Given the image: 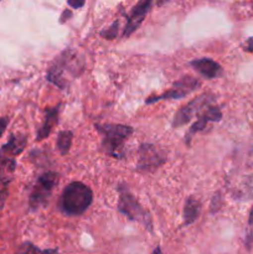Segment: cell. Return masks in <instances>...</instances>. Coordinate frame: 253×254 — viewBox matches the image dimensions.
Here are the masks:
<instances>
[{
    "mask_svg": "<svg viewBox=\"0 0 253 254\" xmlns=\"http://www.w3.org/2000/svg\"><path fill=\"white\" fill-rule=\"evenodd\" d=\"M84 71V60L76 50L66 49L50 64L46 79L60 89H66Z\"/></svg>",
    "mask_w": 253,
    "mask_h": 254,
    "instance_id": "6da1fadb",
    "label": "cell"
},
{
    "mask_svg": "<svg viewBox=\"0 0 253 254\" xmlns=\"http://www.w3.org/2000/svg\"><path fill=\"white\" fill-rule=\"evenodd\" d=\"M93 201L91 188L81 181L68 184L62 191L59 208L67 216H81L87 211Z\"/></svg>",
    "mask_w": 253,
    "mask_h": 254,
    "instance_id": "7a4b0ae2",
    "label": "cell"
},
{
    "mask_svg": "<svg viewBox=\"0 0 253 254\" xmlns=\"http://www.w3.org/2000/svg\"><path fill=\"white\" fill-rule=\"evenodd\" d=\"M96 130L102 136V149L108 156L116 159H123L124 146L134 129L124 124H94Z\"/></svg>",
    "mask_w": 253,
    "mask_h": 254,
    "instance_id": "3957f363",
    "label": "cell"
},
{
    "mask_svg": "<svg viewBox=\"0 0 253 254\" xmlns=\"http://www.w3.org/2000/svg\"><path fill=\"white\" fill-rule=\"evenodd\" d=\"M117 190H118L119 195V212L126 216L128 220L141 223L149 232H153V220H151V216L149 215L148 211L144 210L143 206L134 197V195L129 190L128 185H126V184H119Z\"/></svg>",
    "mask_w": 253,
    "mask_h": 254,
    "instance_id": "277c9868",
    "label": "cell"
},
{
    "mask_svg": "<svg viewBox=\"0 0 253 254\" xmlns=\"http://www.w3.org/2000/svg\"><path fill=\"white\" fill-rule=\"evenodd\" d=\"M59 179L60 176L56 171H46L37 178L29 196L30 210L37 211L49 203L54 189L59 184Z\"/></svg>",
    "mask_w": 253,
    "mask_h": 254,
    "instance_id": "5b68a950",
    "label": "cell"
},
{
    "mask_svg": "<svg viewBox=\"0 0 253 254\" xmlns=\"http://www.w3.org/2000/svg\"><path fill=\"white\" fill-rule=\"evenodd\" d=\"M200 81L195 77L191 76H184L181 77L179 81L174 82L173 86L170 89H168L164 93L158 94V96H151L148 99H145L146 104L155 103L159 101H168V99H180L186 97L188 94L192 93L195 89H197L200 87Z\"/></svg>",
    "mask_w": 253,
    "mask_h": 254,
    "instance_id": "8992f818",
    "label": "cell"
},
{
    "mask_svg": "<svg viewBox=\"0 0 253 254\" xmlns=\"http://www.w3.org/2000/svg\"><path fill=\"white\" fill-rule=\"evenodd\" d=\"M166 158L155 145L149 143L140 144L138 149L136 170L140 173H151L165 164Z\"/></svg>",
    "mask_w": 253,
    "mask_h": 254,
    "instance_id": "52a82bcc",
    "label": "cell"
},
{
    "mask_svg": "<svg viewBox=\"0 0 253 254\" xmlns=\"http://www.w3.org/2000/svg\"><path fill=\"white\" fill-rule=\"evenodd\" d=\"M213 96L211 94H201V96L196 97L192 101L189 102L186 106H183L178 112H176L175 117L173 121V128H180L184 124L189 123L196 114L202 112L207 106H210L213 102Z\"/></svg>",
    "mask_w": 253,
    "mask_h": 254,
    "instance_id": "ba28073f",
    "label": "cell"
},
{
    "mask_svg": "<svg viewBox=\"0 0 253 254\" xmlns=\"http://www.w3.org/2000/svg\"><path fill=\"white\" fill-rule=\"evenodd\" d=\"M221 119H222V112H221V109L217 106H212V104L207 106L202 112L198 113L197 121L190 127L189 131L185 134V143L188 145H190L191 139L197 133L205 130L208 123H216V122H220Z\"/></svg>",
    "mask_w": 253,
    "mask_h": 254,
    "instance_id": "9c48e42d",
    "label": "cell"
},
{
    "mask_svg": "<svg viewBox=\"0 0 253 254\" xmlns=\"http://www.w3.org/2000/svg\"><path fill=\"white\" fill-rule=\"evenodd\" d=\"M153 0H139L135 6L130 10L126 16V24L123 30V37H129L135 30L139 29L141 22L145 19L146 14L150 10Z\"/></svg>",
    "mask_w": 253,
    "mask_h": 254,
    "instance_id": "30bf717a",
    "label": "cell"
},
{
    "mask_svg": "<svg viewBox=\"0 0 253 254\" xmlns=\"http://www.w3.org/2000/svg\"><path fill=\"white\" fill-rule=\"evenodd\" d=\"M190 64L193 67V69L197 73H200L201 76L207 79L218 78V77H221L223 74V69L221 67V64L213 61V60L207 59V57L192 60L190 62Z\"/></svg>",
    "mask_w": 253,
    "mask_h": 254,
    "instance_id": "8fae6325",
    "label": "cell"
},
{
    "mask_svg": "<svg viewBox=\"0 0 253 254\" xmlns=\"http://www.w3.org/2000/svg\"><path fill=\"white\" fill-rule=\"evenodd\" d=\"M60 109H61V103H59L57 106L52 107V108H46L45 109V118L42 122V126L40 127L39 130L36 133V140L41 141L44 139H46L47 136L51 134L52 129L56 126L57 122H59V116H60Z\"/></svg>",
    "mask_w": 253,
    "mask_h": 254,
    "instance_id": "7c38bea8",
    "label": "cell"
},
{
    "mask_svg": "<svg viewBox=\"0 0 253 254\" xmlns=\"http://www.w3.org/2000/svg\"><path fill=\"white\" fill-rule=\"evenodd\" d=\"M27 143V139L26 136L22 135V134H11L7 140V143H5L4 145L1 146L0 150L2 153L7 154L10 156H17L19 154L22 153V150L25 149Z\"/></svg>",
    "mask_w": 253,
    "mask_h": 254,
    "instance_id": "4fadbf2b",
    "label": "cell"
},
{
    "mask_svg": "<svg viewBox=\"0 0 253 254\" xmlns=\"http://www.w3.org/2000/svg\"><path fill=\"white\" fill-rule=\"evenodd\" d=\"M201 212V202L193 196H189L184 206V223L183 226H190L198 218Z\"/></svg>",
    "mask_w": 253,
    "mask_h": 254,
    "instance_id": "5bb4252c",
    "label": "cell"
},
{
    "mask_svg": "<svg viewBox=\"0 0 253 254\" xmlns=\"http://www.w3.org/2000/svg\"><path fill=\"white\" fill-rule=\"evenodd\" d=\"M72 138H73V134H72L71 130H62L59 133L56 145L57 150L61 155L64 156L69 153V149H71L72 145Z\"/></svg>",
    "mask_w": 253,
    "mask_h": 254,
    "instance_id": "9a60e30c",
    "label": "cell"
},
{
    "mask_svg": "<svg viewBox=\"0 0 253 254\" xmlns=\"http://www.w3.org/2000/svg\"><path fill=\"white\" fill-rule=\"evenodd\" d=\"M15 169H16V160L14 156L7 155L0 150V175L14 173Z\"/></svg>",
    "mask_w": 253,
    "mask_h": 254,
    "instance_id": "2e32d148",
    "label": "cell"
},
{
    "mask_svg": "<svg viewBox=\"0 0 253 254\" xmlns=\"http://www.w3.org/2000/svg\"><path fill=\"white\" fill-rule=\"evenodd\" d=\"M11 178L9 175H0V210H2L9 195V185Z\"/></svg>",
    "mask_w": 253,
    "mask_h": 254,
    "instance_id": "e0dca14e",
    "label": "cell"
},
{
    "mask_svg": "<svg viewBox=\"0 0 253 254\" xmlns=\"http://www.w3.org/2000/svg\"><path fill=\"white\" fill-rule=\"evenodd\" d=\"M246 247L251 250L253 246V207L250 212V217H248L247 230H246V238H245Z\"/></svg>",
    "mask_w": 253,
    "mask_h": 254,
    "instance_id": "ac0fdd59",
    "label": "cell"
},
{
    "mask_svg": "<svg viewBox=\"0 0 253 254\" xmlns=\"http://www.w3.org/2000/svg\"><path fill=\"white\" fill-rule=\"evenodd\" d=\"M118 26H119V21L118 20H116V21H114L111 26L107 27L106 30H103V31L99 32V35H101L103 39H107V40L116 39L117 32H118Z\"/></svg>",
    "mask_w": 253,
    "mask_h": 254,
    "instance_id": "d6986e66",
    "label": "cell"
},
{
    "mask_svg": "<svg viewBox=\"0 0 253 254\" xmlns=\"http://www.w3.org/2000/svg\"><path fill=\"white\" fill-rule=\"evenodd\" d=\"M22 254H57V250H41L31 243H27Z\"/></svg>",
    "mask_w": 253,
    "mask_h": 254,
    "instance_id": "ffe728a7",
    "label": "cell"
},
{
    "mask_svg": "<svg viewBox=\"0 0 253 254\" xmlns=\"http://www.w3.org/2000/svg\"><path fill=\"white\" fill-rule=\"evenodd\" d=\"M220 200H221L220 193L213 196L212 203H211V211H212V212H215V211H217L218 208H220Z\"/></svg>",
    "mask_w": 253,
    "mask_h": 254,
    "instance_id": "44dd1931",
    "label": "cell"
},
{
    "mask_svg": "<svg viewBox=\"0 0 253 254\" xmlns=\"http://www.w3.org/2000/svg\"><path fill=\"white\" fill-rule=\"evenodd\" d=\"M84 2H86V0H67V4L73 9H79V7L83 6Z\"/></svg>",
    "mask_w": 253,
    "mask_h": 254,
    "instance_id": "7402d4cb",
    "label": "cell"
},
{
    "mask_svg": "<svg viewBox=\"0 0 253 254\" xmlns=\"http://www.w3.org/2000/svg\"><path fill=\"white\" fill-rule=\"evenodd\" d=\"M7 123H9V119H7L6 117H2V118H0V136L2 135V133H4L5 129H6Z\"/></svg>",
    "mask_w": 253,
    "mask_h": 254,
    "instance_id": "603a6c76",
    "label": "cell"
},
{
    "mask_svg": "<svg viewBox=\"0 0 253 254\" xmlns=\"http://www.w3.org/2000/svg\"><path fill=\"white\" fill-rule=\"evenodd\" d=\"M243 49H245L247 52H252L253 54V36L250 37V39L246 41L245 47H243Z\"/></svg>",
    "mask_w": 253,
    "mask_h": 254,
    "instance_id": "cb8c5ba5",
    "label": "cell"
},
{
    "mask_svg": "<svg viewBox=\"0 0 253 254\" xmlns=\"http://www.w3.org/2000/svg\"><path fill=\"white\" fill-rule=\"evenodd\" d=\"M71 16H72V12L69 11V10L66 9L63 12H62V16H61V20H60V21L64 22V21H66V20H68Z\"/></svg>",
    "mask_w": 253,
    "mask_h": 254,
    "instance_id": "d4e9b609",
    "label": "cell"
},
{
    "mask_svg": "<svg viewBox=\"0 0 253 254\" xmlns=\"http://www.w3.org/2000/svg\"><path fill=\"white\" fill-rule=\"evenodd\" d=\"M151 254H163V252H161V248L160 247H156L155 250L153 251V253Z\"/></svg>",
    "mask_w": 253,
    "mask_h": 254,
    "instance_id": "484cf974",
    "label": "cell"
}]
</instances>
